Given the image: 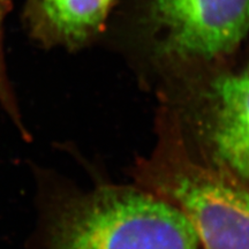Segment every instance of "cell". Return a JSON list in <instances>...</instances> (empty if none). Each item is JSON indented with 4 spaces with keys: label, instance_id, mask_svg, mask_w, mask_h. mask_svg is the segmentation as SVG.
Masks as SVG:
<instances>
[{
    "label": "cell",
    "instance_id": "obj_4",
    "mask_svg": "<svg viewBox=\"0 0 249 249\" xmlns=\"http://www.w3.org/2000/svg\"><path fill=\"white\" fill-rule=\"evenodd\" d=\"M49 249H201L187 218L138 185L99 186L66 202Z\"/></svg>",
    "mask_w": 249,
    "mask_h": 249
},
{
    "label": "cell",
    "instance_id": "obj_5",
    "mask_svg": "<svg viewBox=\"0 0 249 249\" xmlns=\"http://www.w3.org/2000/svg\"><path fill=\"white\" fill-rule=\"evenodd\" d=\"M119 0H24L28 36L44 49L76 52L102 42Z\"/></svg>",
    "mask_w": 249,
    "mask_h": 249
},
{
    "label": "cell",
    "instance_id": "obj_2",
    "mask_svg": "<svg viewBox=\"0 0 249 249\" xmlns=\"http://www.w3.org/2000/svg\"><path fill=\"white\" fill-rule=\"evenodd\" d=\"M133 176L187 218L201 249H249V189L195 158L167 108L158 112L156 147Z\"/></svg>",
    "mask_w": 249,
    "mask_h": 249
},
{
    "label": "cell",
    "instance_id": "obj_3",
    "mask_svg": "<svg viewBox=\"0 0 249 249\" xmlns=\"http://www.w3.org/2000/svg\"><path fill=\"white\" fill-rule=\"evenodd\" d=\"M235 55L161 80V107L198 160L249 189V62Z\"/></svg>",
    "mask_w": 249,
    "mask_h": 249
},
{
    "label": "cell",
    "instance_id": "obj_6",
    "mask_svg": "<svg viewBox=\"0 0 249 249\" xmlns=\"http://www.w3.org/2000/svg\"><path fill=\"white\" fill-rule=\"evenodd\" d=\"M13 8V0H0V99L9 108L12 114L15 112V102L9 87L7 74H6L4 55V28L5 21L9 12Z\"/></svg>",
    "mask_w": 249,
    "mask_h": 249
},
{
    "label": "cell",
    "instance_id": "obj_1",
    "mask_svg": "<svg viewBox=\"0 0 249 249\" xmlns=\"http://www.w3.org/2000/svg\"><path fill=\"white\" fill-rule=\"evenodd\" d=\"M249 33V0H119L102 42L155 85L234 57Z\"/></svg>",
    "mask_w": 249,
    "mask_h": 249
}]
</instances>
